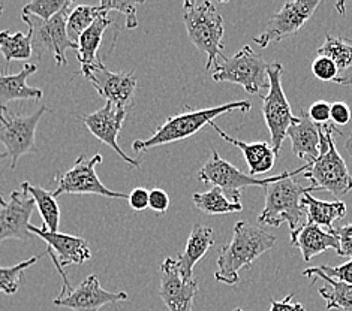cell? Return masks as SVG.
<instances>
[{"label":"cell","instance_id":"cell-1","mask_svg":"<svg viewBox=\"0 0 352 311\" xmlns=\"http://www.w3.org/2000/svg\"><path fill=\"white\" fill-rule=\"evenodd\" d=\"M276 237L263 228L250 224L249 222H237L234 226L232 240L222 247L217 257V271L214 280L234 286L239 283V273L243 268H249L254 260L272 250Z\"/></svg>","mask_w":352,"mask_h":311},{"label":"cell","instance_id":"cell-2","mask_svg":"<svg viewBox=\"0 0 352 311\" xmlns=\"http://www.w3.org/2000/svg\"><path fill=\"white\" fill-rule=\"evenodd\" d=\"M250 109H252V104L249 100H237V102H228L219 106L203 109H190L186 106L183 113L168 117L148 139L133 141L132 148L135 153H141V151H147L153 147L173 144V142L197 135L206 124H210L216 117L231 111L249 113Z\"/></svg>","mask_w":352,"mask_h":311},{"label":"cell","instance_id":"cell-3","mask_svg":"<svg viewBox=\"0 0 352 311\" xmlns=\"http://www.w3.org/2000/svg\"><path fill=\"white\" fill-rule=\"evenodd\" d=\"M338 129L331 124L320 126V156L305 172L312 192L327 190L334 198H343L352 190V176L343 157L338 153L334 135Z\"/></svg>","mask_w":352,"mask_h":311},{"label":"cell","instance_id":"cell-4","mask_svg":"<svg viewBox=\"0 0 352 311\" xmlns=\"http://www.w3.org/2000/svg\"><path fill=\"white\" fill-rule=\"evenodd\" d=\"M183 21L192 44L207 54L206 71L208 72L223 57L225 29L222 15L212 2L186 0L183 3Z\"/></svg>","mask_w":352,"mask_h":311},{"label":"cell","instance_id":"cell-5","mask_svg":"<svg viewBox=\"0 0 352 311\" xmlns=\"http://www.w3.org/2000/svg\"><path fill=\"white\" fill-rule=\"evenodd\" d=\"M309 168L310 163H305L296 171H285L279 175L268 176V178H256V176H252L250 174L241 172L239 168L222 159L217 151H213L212 157L208 159L207 163L199 170L198 180L206 184H212L213 187L222 189V192L232 200V203L241 204V189L249 186L265 187L267 184L285 178H292V176H296L301 172L305 174Z\"/></svg>","mask_w":352,"mask_h":311},{"label":"cell","instance_id":"cell-6","mask_svg":"<svg viewBox=\"0 0 352 311\" xmlns=\"http://www.w3.org/2000/svg\"><path fill=\"white\" fill-rule=\"evenodd\" d=\"M265 205L258 217L261 224L279 228L282 223H288L289 231L298 229L301 216L305 214V207L301 204L306 193L312 192L310 187H305L297 180L285 178L267 184Z\"/></svg>","mask_w":352,"mask_h":311},{"label":"cell","instance_id":"cell-7","mask_svg":"<svg viewBox=\"0 0 352 311\" xmlns=\"http://www.w3.org/2000/svg\"><path fill=\"white\" fill-rule=\"evenodd\" d=\"M72 11V2L58 12L52 20L43 21L32 15H23V21L28 24L32 32V47L33 56L41 58L45 53L53 54L58 66H66V51L68 49H78V44L71 39L68 33V16Z\"/></svg>","mask_w":352,"mask_h":311},{"label":"cell","instance_id":"cell-8","mask_svg":"<svg viewBox=\"0 0 352 311\" xmlns=\"http://www.w3.org/2000/svg\"><path fill=\"white\" fill-rule=\"evenodd\" d=\"M212 78L216 82L239 84L249 95H259L263 89L270 87L268 63L249 45L232 57H222V62L214 66Z\"/></svg>","mask_w":352,"mask_h":311},{"label":"cell","instance_id":"cell-9","mask_svg":"<svg viewBox=\"0 0 352 311\" xmlns=\"http://www.w3.org/2000/svg\"><path fill=\"white\" fill-rule=\"evenodd\" d=\"M47 111V106H41L33 114L23 115L11 113L6 105H0V144L5 146L8 157H11V170H15L24 154L36 151V128Z\"/></svg>","mask_w":352,"mask_h":311},{"label":"cell","instance_id":"cell-10","mask_svg":"<svg viewBox=\"0 0 352 311\" xmlns=\"http://www.w3.org/2000/svg\"><path fill=\"white\" fill-rule=\"evenodd\" d=\"M283 65L274 62L268 65V93L263 96V115L268 132L272 135V147L276 154L280 153V148L285 138L288 137L291 124L296 122L297 117L292 114L291 105L282 87Z\"/></svg>","mask_w":352,"mask_h":311},{"label":"cell","instance_id":"cell-11","mask_svg":"<svg viewBox=\"0 0 352 311\" xmlns=\"http://www.w3.org/2000/svg\"><path fill=\"white\" fill-rule=\"evenodd\" d=\"M99 163H102L100 153H96L90 159L80 154L68 171L56 174L53 180L57 184L56 190H53L54 198L57 199L65 193H69V195H98L114 199H128L126 193L113 192L104 186L96 174V166Z\"/></svg>","mask_w":352,"mask_h":311},{"label":"cell","instance_id":"cell-12","mask_svg":"<svg viewBox=\"0 0 352 311\" xmlns=\"http://www.w3.org/2000/svg\"><path fill=\"white\" fill-rule=\"evenodd\" d=\"M29 231L33 235H38V237L47 244V253L50 259L53 260L57 273L62 277L63 289L58 297H63L66 293H69L72 288L63 268L69 265H82L87 262L91 257L89 242L81 237H74V235L62 232H48L47 229L36 228V226L33 224H30Z\"/></svg>","mask_w":352,"mask_h":311},{"label":"cell","instance_id":"cell-13","mask_svg":"<svg viewBox=\"0 0 352 311\" xmlns=\"http://www.w3.org/2000/svg\"><path fill=\"white\" fill-rule=\"evenodd\" d=\"M81 73L108 104L126 109L133 105V95L137 90V77L133 72H113L99 58L95 65L81 68Z\"/></svg>","mask_w":352,"mask_h":311},{"label":"cell","instance_id":"cell-14","mask_svg":"<svg viewBox=\"0 0 352 311\" xmlns=\"http://www.w3.org/2000/svg\"><path fill=\"white\" fill-rule=\"evenodd\" d=\"M320 5V0H291L285 2L282 10L276 12L270 20L265 30L254 38V42L261 48L270 44H276L285 38H289L305 26L315 10Z\"/></svg>","mask_w":352,"mask_h":311},{"label":"cell","instance_id":"cell-15","mask_svg":"<svg viewBox=\"0 0 352 311\" xmlns=\"http://www.w3.org/2000/svg\"><path fill=\"white\" fill-rule=\"evenodd\" d=\"M126 115H128L126 108L107 102L105 106L98 109L96 113L81 115L80 119L90 130L91 135L98 138L100 142H104V144H107L108 147H111L124 162L129 163L133 168H140L141 163L124 153V151L120 148L119 142H117V138H119V133L123 128Z\"/></svg>","mask_w":352,"mask_h":311},{"label":"cell","instance_id":"cell-16","mask_svg":"<svg viewBox=\"0 0 352 311\" xmlns=\"http://www.w3.org/2000/svg\"><path fill=\"white\" fill-rule=\"evenodd\" d=\"M35 200L24 190L11 193L10 203L0 205V244L5 240H32L30 216L35 211Z\"/></svg>","mask_w":352,"mask_h":311},{"label":"cell","instance_id":"cell-17","mask_svg":"<svg viewBox=\"0 0 352 311\" xmlns=\"http://www.w3.org/2000/svg\"><path fill=\"white\" fill-rule=\"evenodd\" d=\"M197 293L198 283L195 279H184L179 271L177 262L173 257H166L161 265L159 297L168 311H192Z\"/></svg>","mask_w":352,"mask_h":311},{"label":"cell","instance_id":"cell-18","mask_svg":"<svg viewBox=\"0 0 352 311\" xmlns=\"http://www.w3.org/2000/svg\"><path fill=\"white\" fill-rule=\"evenodd\" d=\"M126 299L128 293L108 292L100 286L96 275H89L77 288L63 297H57L53 302L57 307L74 311H99L107 304H114V302Z\"/></svg>","mask_w":352,"mask_h":311},{"label":"cell","instance_id":"cell-19","mask_svg":"<svg viewBox=\"0 0 352 311\" xmlns=\"http://www.w3.org/2000/svg\"><path fill=\"white\" fill-rule=\"evenodd\" d=\"M291 244L300 249L301 256L305 262H310L312 257L324 253L327 250H334L339 253V240L336 235L329 231H322V228L316 224L306 223L297 231L291 232Z\"/></svg>","mask_w":352,"mask_h":311},{"label":"cell","instance_id":"cell-20","mask_svg":"<svg viewBox=\"0 0 352 311\" xmlns=\"http://www.w3.org/2000/svg\"><path fill=\"white\" fill-rule=\"evenodd\" d=\"M291 148L298 159H305L306 163H314L320 156V126L309 119L307 113L301 111L300 117L291 124L288 130Z\"/></svg>","mask_w":352,"mask_h":311},{"label":"cell","instance_id":"cell-21","mask_svg":"<svg viewBox=\"0 0 352 311\" xmlns=\"http://www.w3.org/2000/svg\"><path fill=\"white\" fill-rule=\"evenodd\" d=\"M212 128L219 133V137L223 138L226 142L236 146L243 156H245V161L249 166V172L252 176L259 175V174H265L268 171L273 170L274 162H276V151L273 150L272 144L268 142H245L232 138L230 135H226V132H223L219 126H217L214 122L210 123Z\"/></svg>","mask_w":352,"mask_h":311},{"label":"cell","instance_id":"cell-22","mask_svg":"<svg viewBox=\"0 0 352 311\" xmlns=\"http://www.w3.org/2000/svg\"><path fill=\"white\" fill-rule=\"evenodd\" d=\"M214 244V232L212 228L204 224H195L188 238L186 247L183 253L175 260L180 274L184 279H194V268L203 259L207 251L213 247Z\"/></svg>","mask_w":352,"mask_h":311},{"label":"cell","instance_id":"cell-23","mask_svg":"<svg viewBox=\"0 0 352 311\" xmlns=\"http://www.w3.org/2000/svg\"><path fill=\"white\" fill-rule=\"evenodd\" d=\"M38 71L36 65L26 63L21 71L15 75L0 73V105H6L12 100H41L44 91L30 87L28 78Z\"/></svg>","mask_w":352,"mask_h":311},{"label":"cell","instance_id":"cell-24","mask_svg":"<svg viewBox=\"0 0 352 311\" xmlns=\"http://www.w3.org/2000/svg\"><path fill=\"white\" fill-rule=\"evenodd\" d=\"M111 23H114V20H111L108 16V12L104 11L87 30L81 33L77 39V60L80 62L81 68L95 65L99 60L98 49L100 47V42H102L105 30L111 26Z\"/></svg>","mask_w":352,"mask_h":311},{"label":"cell","instance_id":"cell-25","mask_svg":"<svg viewBox=\"0 0 352 311\" xmlns=\"http://www.w3.org/2000/svg\"><path fill=\"white\" fill-rule=\"evenodd\" d=\"M301 204H303L307 214V223L316 224L320 228H327L329 232L334 231V222L346 214V204L342 203V200L325 203V200L314 198L310 193H306Z\"/></svg>","mask_w":352,"mask_h":311},{"label":"cell","instance_id":"cell-26","mask_svg":"<svg viewBox=\"0 0 352 311\" xmlns=\"http://www.w3.org/2000/svg\"><path fill=\"white\" fill-rule=\"evenodd\" d=\"M305 277H315V279H322L327 281L325 288H321L320 295L322 299H325L327 310L339 308L343 311H352V284L342 283L338 280L330 279L329 275H325L320 268H307L303 271Z\"/></svg>","mask_w":352,"mask_h":311},{"label":"cell","instance_id":"cell-27","mask_svg":"<svg viewBox=\"0 0 352 311\" xmlns=\"http://www.w3.org/2000/svg\"><path fill=\"white\" fill-rule=\"evenodd\" d=\"M0 53L5 58V72L8 73L10 63L14 60H29L33 57L32 47V32L29 30L26 35L21 32H0Z\"/></svg>","mask_w":352,"mask_h":311},{"label":"cell","instance_id":"cell-28","mask_svg":"<svg viewBox=\"0 0 352 311\" xmlns=\"http://www.w3.org/2000/svg\"><path fill=\"white\" fill-rule=\"evenodd\" d=\"M21 189L24 192H28L33 198V200H35V205L44 222L43 228L47 229L48 232H58L60 208H58V204L53 195V192L45 190L39 186H32V184L28 181H24L21 184Z\"/></svg>","mask_w":352,"mask_h":311},{"label":"cell","instance_id":"cell-29","mask_svg":"<svg viewBox=\"0 0 352 311\" xmlns=\"http://www.w3.org/2000/svg\"><path fill=\"white\" fill-rule=\"evenodd\" d=\"M192 200H194V204L199 211H203L208 216H222L243 211V205L232 203L219 187H212L207 192L195 193V195L192 196Z\"/></svg>","mask_w":352,"mask_h":311},{"label":"cell","instance_id":"cell-30","mask_svg":"<svg viewBox=\"0 0 352 311\" xmlns=\"http://www.w3.org/2000/svg\"><path fill=\"white\" fill-rule=\"evenodd\" d=\"M318 56L331 58L340 73L346 72L352 69V41L342 36L327 35L325 42L318 49Z\"/></svg>","mask_w":352,"mask_h":311},{"label":"cell","instance_id":"cell-31","mask_svg":"<svg viewBox=\"0 0 352 311\" xmlns=\"http://www.w3.org/2000/svg\"><path fill=\"white\" fill-rule=\"evenodd\" d=\"M102 12L104 10L100 6H94V5L75 6L68 16V33L71 39L77 42L81 33L87 30Z\"/></svg>","mask_w":352,"mask_h":311},{"label":"cell","instance_id":"cell-32","mask_svg":"<svg viewBox=\"0 0 352 311\" xmlns=\"http://www.w3.org/2000/svg\"><path fill=\"white\" fill-rule=\"evenodd\" d=\"M41 256H33L14 266H0V292L5 293V295H14V293H16L24 271L35 265Z\"/></svg>","mask_w":352,"mask_h":311},{"label":"cell","instance_id":"cell-33","mask_svg":"<svg viewBox=\"0 0 352 311\" xmlns=\"http://www.w3.org/2000/svg\"><path fill=\"white\" fill-rule=\"evenodd\" d=\"M69 3V0H33V2L24 5L23 15H32L43 21H48L58 12H62Z\"/></svg>","mask_w":352,"mask_h":311},{"label":"cell","instance_id":"cell-34","mask_svg":"<svg viewBox=\"0 0 352 311\" xmlns=\"http://www.w3.org/2000/svg\"><path fill=\"white\" fill-rule=\"evenodd\" d=\"M312 72L315 75V78L324 82H336L342 84V86H349V84H352V78L340 77V72L336 63L329 57L316 56L315 60L312 62Z\"/></svg>","mask_w":352,"mask_h":311},{"label":"cell","instance_id":"cell-35","mask_svg":"<svg viewBox=\"0 0 352 311\" xmlns=\"http://www.w3.org/2000/svg\"><path fill=\"white\" fill-rule=\"evenodd\" d=\"M141 3L142 2H135V0H129V2H123V0H102L99 6L107 12L117 11L123 14L124 19H126V27L137 29L138 27L137 6Z\"/></svg>","mask_w":352,"mask_h":311},{"label":"cell","instance_id":"cell-36","mask_svg":"<svg viewBox=\"0 0 352 311\" xmlns=\"http://www.w3.org/2000/svg\"><path fill=\"white\" fill-rule=\"evenodd\" d=\"M330 111H331L330 102H327V100H316V102L310 105L307 115L316 126H325L330 120Z\"/></svg>","mask_w":352,"mask_h":311},{"label":"cell","instance_id":"cell-37","mask_svg":"<svg viewBox=\"0 0 352 311\" xmlns=\"http://www.w3.org/2000/svg\"><path fill=\"white\" fill-rule=\"evenodd\" d=\"M320 270L325 275H329L330 279H333V280H338V281L346 283V284H352V259L348 260V262H345V264L339 265V266L322 265V266H320Z\"/></svg>","mask_w":352,"mask_h":311},{"label":"cell","instance_id":"cell-38","mask_svg":"<svg viewBox=\"0 0 352 311\" xmlns=\"http://www.w3.org/2000/svg\"><path fill=\"white\" fill-rule=\"evenodd\" d=\"M334 235L339 240V256L352 259V223L342 226L339 229H334Z\"/></svg>","mask_w":352,"mask_h":311},{"label":"cell","instance_id":"cell-39","mask_svg":"<svg viewBox=\"0 0 352 311\" xmlns=\"http://www.w3.org/2000/svg\"><path fill=\"white\" fill-rule=\"evenodd\" d=\"M170 207V196L168 193L162 189H152L148 190V208L159 214H165Z\"/></svg>","mask_w":352,"mask_h":311},{"label":"cell","instance_id":"cell-40","mask_svg":"<svg viewBox=\"0 0 352 311\" xmlns=\"http://www.w3.org/2000/svg\"><path fill=\"white\" fill-rule=\"evenodd\" d=\"M128 200L133 211H144L148 208V190L144 187L133 189L128 195Z\"/></svg>","mask_w":352,"mask_h":311},{"label":"cell","instance_id":"cell-41","mask_svg":"<svg viewBox=\"0 0 352 311\" xmlns=\"http://www.w3.org/2000/svg\"><path fill=\"white\" fill-rule=\"evenodd\" d=\"M330 120L339 126H346L351 122V108L345 102H333Z\"/></svg>","mask_w":352,"mask_h":311},{"label":"cell","instance_id":"cell-42","mask_svg":"<svg viewBox=\"0 0 352 311\" xmlns=\"http://www.w3.org/2000/svg\"><path fill=\"white\" fill-rule=\"evenodd\" d=\"M294 295H288L283 299H272L270 311H306L305 306L300 304V302H294Z\"/></svg>","mask_w":352,"mask_h":311},{"label":"cell","instance_id":"cell-43","mask_svg":"<svg viewBox=\"0 0 352 311\" xmlns=\"http://www.w3.org/2000/svg\"><path fill=\"white\" fill-rule=\"evenodd\" d=\"M5 157H8V154H6V151H3V153H2V151H0V162H2ZM3 204H6V203H5V199H3V195H2V189H0V205H3Z\"/></svg>","mask_w":352,"mask_h":311},{"label":"cell","instance_id":"cell-44","mask_svg":"<svg viewBox=\"0 0 352 311\" xmlns=\"http://www.w3.org/2000/svg\"><path fill=\"white\" fill-rule=\"evenodd\" d=\"M345 148H346V151L348 153L352 156V133H351V137L346 139V142H345Z\"/></svg>","mask_w":352,"mask_h":311},{"label":"cell","instance_id":"cell-45","mask_svg":"<svg viewBox=\"0 0 352 311\" xmlns=\"http://www.w3.org/2000/svg\"><path fill=\"white\" fill-rule=\"evenodd\" d=\"M3 10H5V6L0 3V15H2V12H3Z\"/></svg>","mask_w":352,"mask_h":311},{"label":"cell","instance_id":"cell-46","mask_svg":"<svg viewBox=\"0 0 352 311\" xmlns=\"http://www.w3.org/2000/svg\"><path fill=\"white\" fill-rule=\"evenodd\" d=\"M234 311H245V310H241V308H236Z\"/></svg>","mask_w":352,"mask_h":311}]
</instances>
